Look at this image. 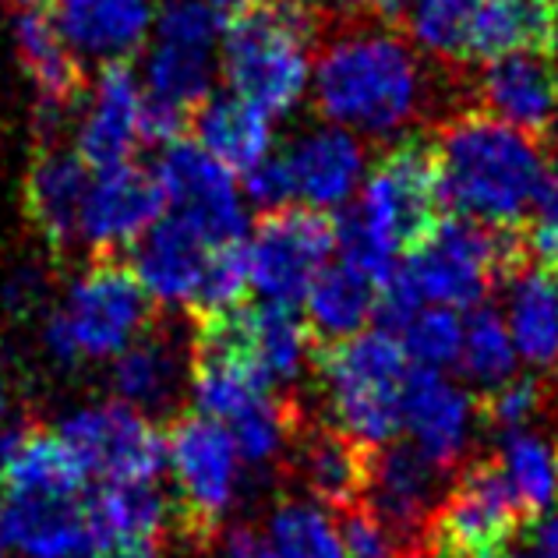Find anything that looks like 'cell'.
<instances>
[{
  "mask_svg": "<svg viewBox=\"0 0 558 558\" xmlns=\"http://www.w3.org/2000/svg\"><path fill=\"white\" fill-rule=\"evenodd\" d=\"M312 93L322 121L357 138H407L432 102L421 50L386 22H343L315 47Z\"/></svg>",
  "mask_w": 558,
  "mask_h": 558,
  "instance_id": "obj_1",
  "label": "cell"
},
{
  "mask_svg": "<svg viewBox=\"0 0 558 558\" xmlns=\"http://www.w3.org/2000/svg\"><path fill=\"white\" fill-rule=\"evenodd\" d=\"M432 156L442 205L498 230H520L558 181V167L541 149V138L484 110L452 113L438 124Z\"/></svg>",
  "mask_w": 558,
  "mask_h": 558,
  "instance_id": "obj_2",
  "label": "cell"
},
{
  "mask_svg": "<svg viewBox=\"0 0 558 558\" xmlns=\"http://www.w3.org/2000/svg\"><path fill=\"white\" fill-rule=\"evenodd\" d=\"M354 202V209L336 219V252L381 287L442 209L432 142L417 135L389 142L364 173Z\"/></svg>",
  "mask_w": 558,
  "mask_h": 558,
  "instance_id": "obj_3",
  "label": "cell"
},
{
  "mask_svg": "<svg viewBox=\"0 0 558 558\" xmlns=\"http://www.w3.org/2000/svg\"><path fill=\"white\" fill-rule=\"evenodd\" d=\"M318 14L304 0H247L219 36V75L233 96L283 117L312 89Z\"/></svg>",
  "mask_w": 558,
  "mask_h": 558,
  "instance_id": "obj_4",
  "label": "cell"
},
{
  "mask_svg": "<svg viewBox=\"0 0 558 558\" xmlns=\"http://www.w3.org/2000/svg\"><path fill=\"white\" fill-rule=\"evenodd\" d=\"M223 11L205 0H170L159 8L153 47L142 71V135L145 145H167L184 138L191 117L213 96L219 75V36Z\"/></svg>",
  "mask_w": 558,
  "mask_h": 558,
  "instance_id": "obj_5",
  "label": "cell"
},
{
  "mask_svg": "<svg viewBox=\"0 0 558 558\" xmlns=\"http://www.w3.org/2000/svg\"><path fill=\"white\" fill-rule=\"evenodd\" d=\"M410 357L389 329H361L336 343H318L312 372L332 428L378 449L403 432V392Z\"/></svg>",
  "mask_w": 558,
  "mask_h": 558,
  "instance_id": "obj_6",
  "label": "cell"
},
{
  "mask_svg": "<svg viewBox=\"0 0 558 558\" xmlns=\"http://www.w3.org/2000/svg\"><path fill=\"white\" fill-rule=\"evenodd\" d=\"M526 266L517 230H498L466 216H438L435 227L400 258L392 279L417 304L470 312Z\"/></svg>",
  "mask_w": 558,
  "mask_h": 558,
  "instance_id": "obj_7",
  "label": "cell"
},
{
  "mask_svg": "<svg viewBox=\"0 0 558 558\" xmlns=\"http://www.w3.org/2000/svg\"><path fill=\"white\" fill-rule=\"evenodd\" d=\"M153 326V298L131 266L110 255L93 258L68 287V298L43 322V350L61 368L113 361Z\"/></svg>",
  "mask_w": 558,
  "mask_h": 558,
  "instance_id": "obj_8",
  "label": "cell"
},
{
  "mask_svg": "<svg viewBox=\"0 0 558 558\" xmlns=\"http://www.w3.org/2000/svg\"><path fill=\"white\" fill-rule=\"evenodd\" d=\"M167 470L173 477L181 531L191 541H209L223 526L244 484V460L233 435L213 417H178L167 435Z\"/></svg>",
  "mask_w": 558,
  "mask_h": 558,
  "instance_id": "obj_9",
  "label": "cell"
},
{
  "mask_svg": "<svg viewBox=\"0 0 558 558\" xmlns=\"http://www.w3.org/2000/svg\"><path fill=\"white\" fill-rule=\"evenodd\" d=\"M244 255L262 301L301 304L312 279L336 255V219L307 205L262 213L252 238H244Z\"/></svg>",
  "mask_w": 558,
  "mask_h": 558,
  "instance_id": "obj_10",
  "label": "cell"
},
{
  "mask_svg": "<svg viewBox=\"0 0 558 558\" xmlns=\"http://www.w3.org/2000/svg\"><path fill=\"white\" fill-rule=\"evenodd\" d=\"M526 512L495 460H474L446 488L432 541L438 558H498L520 534Z\"/></svg>",
  "mask_w": 558,
  "mask_h": 558,
  "instance_id": "obj_11",
  "label": "cell"
},
{
  "mask_svg": "<svg viewBox=\"0 0 558 558\" xmlns=\"http://www.w3.org/2000/svg\"><path fill=\"white\" fill-rule=\"evenodd\" d=\"M153 178L163 195V213L184 219L219 244L244 241L247 209L238 173L216 163L198 142H167L156 156Z\"/></svg>",
  "mask_w": 558,
  "mask_h": 558,
  "instance_id": "obj_12",
  "label": "cell"
},
{
  "mask_svg": "<svg viewBox=\"0 0 558 558\" xmlns=\"http://www.w3.org/2000/svg\"><path fill=\"white\" fill-rule=\"evenodd\" d=\"M57 435L82 470L99 481H156L167 466V438L121 400L78 407L57 421Z\"/></svg>",
  "mask_w": 558,
  "mask_h": 558,
  "instance_id": "obj_13",
  "label": "cell"
},
{
  "mask_svg": "<svg viewBox=\"0 0 558 558\" xmlns=\"http://www.w3.org/2000/svg\"><path fill=\"white\" fill-rule=\"evenodd\" d=\"M442 470L428 463L410 442H386L372 449L364 498L386 526L400 558H424L432 545V523L442 506Z\"/></svg>",
  "mask_w": 558,
  "mask_h": 558,
  "instance_id": "obj_14",
  "label": "cell"
},
{
  "mask_svg": "<svg viewBox=\"0 0 558 558\" xmlns=\"http://www.w3.org/2000/svg\"><path fill=\"white\" fill-rule=\"evenodd\" d=\"M481 424V403L466 392V386L452 381L446 372L410 368L403 392V432L428 463L442 474H457L474 446V432Z\"/></svg>",
  "mask_w": 558,
  "mask_h": 558,
  "instance_id": "obj_15",
  "label": "cell"
},
{
  "mask_svg": "<svg viewBox=\"0 0 558 558\" xmlns=\"http://www.w3.org/2000/svg\"><path fill=\"white\" fill-rule=\"evenodd\" d=\"M219 247H227V244L205 238L202 230L184 223V219L163 213L135 244H131L128 266L138 276V283L145 287V293H149L153 301L170 304V307H187V312L195 315Z\"/></svg>",
  "mask_w": 558,
  "mask_h": 558,
  "instance_id": "obj_16",
  "label": "cell"
},
{
  "mask_svg": "<svg viewBox=\"0 0 558 558\" xmlns=\"http://www.w3.org/2000/svg\"><path fill=\"white\" fill-rule=\"evenodd\" d=\"M159 216H163V195H159L153 170L135 163L93 170L82 198L78 244L96 252V258L113 255L135 244Z\"/></svg>",
  "mask_w": 558,
  "mask_h": 558,
  "instance_id": "obj_17",
  "label": "cell"
},
{
  "mask_svg": "<svg viewBox=\"0 0 558 558\" xmlns=\"http://www.w3.org/2000/svg\"><path fill=\"white\" fill-rule=\"evenodd\" d=\"M279 159H283L293 205H307L318 213L343 209L354 202L364 173H368L364 138L336 124L304 131L279 153Z\"/></svg>",
  "mask_w": 558,
  "mask_h": 558,
  "instance_id": "obj_18",
  "label": "cell"
},
{
  "mask_svg": "<svg viewBox=\"0 0 558 558\" xmlns=\"http://www.w3.org/2000/svg\"><path fill=\"white\" fill-rule=\"evenodd\" d=\"M142 107H145V89L135 68L128 61L102 64L89 96H85V110L78 117L75 145L71 149L93 170L131 163V156L145 142Z\"/></svg>",
  "mask_w": 558,
  "mask_h": 558,
  "instance_id": "obj_19",
  "label": "cell"
},
{
  "mask_svg": "<svg viewBox=\"0 0 558 558\" xmlns=\"http://www.w3.org/2000/svg\"><path fill=\"white\" fill-rule=\"evenodd\" d=\"M474 93L477 110L534 138H545L558 121V68L548 50L495 57L477 71Z\"/></svg>",
  "mask_w": 558,
  "mask_h": 558,
  "instance_id": "obj_20",
  "label": "cell"
},
{
  "mask_svg": "<svg viewBox=\"0 0 558 558\" xmlns=\"http://www.w3.org/2000/svg\"><path fill=\"white\" fill-rule=\"evenodd\" d=\"M191 378V343L173 329L149 326L131 347L113 357L110 389L113 400L145 417H167L178 407Z\"/></svg>",
  "mask_w": 558,
  "mask_h": 558,
  "instance_id": "obj_21",
  "label": "cell"
},
{
  "mask_svg": "<svg viewBox=\"0 0 558 558\" xmlns=\"http://www.w3.org/2000/svg\"><path fill=\"white\" fill-rule=\"evenodd\" d=\"M159 0H50V19L78 61H131L156 28Z\"/></svg>",
  "mask_w": 558,
  "mask_h": 558,
  "instance_id": "obj_22",
  "label": "cell"
},
{
  "mask_svg": "<svg viewBox=\"0 0 558 558\" xmlns=\"http://www.w3.org/2000/svg\"><path fill=\"white\" fill-rule=\"evenodd\" d=\"M11 36L14 53H19L22 71L39 93V117L43 124H61L68 110L85 89L82 61L68 47L61 28L50 19V8H14L11 11Z\"/></svg>",
  "mask_w": 558,
  "mask_h": 558,
  "instance_id": "obj_23",
  "label": "cell"
},
{
  "mask_svg": "<svg viewBox=\"0 0 558 558\" xmlns=\"http://www.w3.org/2000/svg\"><path fill=\"white\" fill-rule=\"evenodd\" d=\"M89 178L93 167L64 145H39L33 156L25 178V213L57 255L78 244V216Z\"/></svg>",
  "mask_w": 558,
  "mask_h": 558,
  "instance_id": "obj_24",
  "label": "cell"
},
{
  "mask_svg": "<svg viewBox=\"0 0 558 558\" xmlns=\"http://www.w3.org/2000/svg\"><path fill=\"white\" fill-rule=\"evenodd\" d=\"M290 460L315 502L340 512L364 498L372 449L343 435L340 428H332V424L301 421L290 442Z\"/></svg>",
  "mask_w": 558,
  "mask_h": 558,
  "instance_id": "obj_25",
  "label": "cell"
},
{
  "mask_svg": "<svg viewBox=\"0 0 558 558\" xmlns=\"http://www.w3.org/2000/svg\"><path fill=\"white\" fill-rule=\"evenodd\" d=\"M85 517L96 551L156 548L170 531L173 502L156 481H102L85 495Z\"/></svg>",
  "mask_w": 558,
  "mask_h": 558,
  "instance_id": "obj_26",
  "label": "cell"
},
{
  "mask_svg": "<svg viewBox=\"0 0 558 558\" xmlns=\"http://www.w3.org/2000/svg\"><path fill=\"white\" fill-rule=\"evenodd\" d=\"M89 495V492H85ZM85 495H4V526L11 548L25 558L93 555Z\"/></svg>",
  "mask_w": 558,
  "mask_h": 558,
  "instance_id": "obj_27",
  "label": "cell"
},
{
  "mask_svg": "<svg viewBox=\"0 0 558 558\" xmlns=\"http://www.w3.org/2000/svg\"><path fill=\"white\" fill-rule=\"evenodd\" d=\"M195 142L209 153L216 163H223L238 178L255 170L262 159L276 153L272 138V117L262 113L255 102L241 96H209L191 117Z\"/></svg>",
  "mask_w": 558,
  "mask_h": 558,
  "instance_id": "obj_28",
  "label": "cell"
},
{
  "mask_svg": "<svg viewBox=\"0 0 558 558\" xmlns=\"http://www.w3.org/2000/svg\"><path fill=\"white\" fill-rule=\"evenodd\" d=\"M378 290L381 287L375 279L364 269L350 266L347 258L329 262L301 298L307 329L318 343L357 336L361 329H368V322L378 312Z\"/></svg>",
  "mask_w": 558,
  "mask_h": 558,
  "instance_id": "obj_29",
  "label": "cell"
},
{
  "mask_svg": "<svg viewBox=\"0 0 558 558\" xmlns=\"http://www.w3.org/2000/svg\"><path fill=\"white\" fill-rule=\"evenodd\" d=\"M506 326L520 361L534 372H551L558 364V283L548 269H520L509 276Z\"/></svg>",
  "mask_w": 558,
  "mask_h": 558,
  "instance_id": "obj_30",
  "label": "cell"
},
{
  "mask_svg": "<svg viewBox=\"0 0 558 558\" xmlns=\"http://www.w3.org/2000/svg\"><path fill=\"white\" fill-rule=\"evenodd\" d=\"M548 14L551 0H477L463 64H488L517 50H548Z\"/></svg>",
  "mask_w": 558,
  "mask_h": 558,
  "instance_id": "obj_31",
  "label": "cell"
},
{
  "mask_svg": "<svg viewBox=\"0 0 558 558\" xmlns=\"http://www.w3.org/2000/svg\"><path fill=\"white\" fill-rule=\"evenodd\" d=\"M89 474L57 432H19L11 460L0 474L4 495H85Z\"/></svg>",
  "mask_w": 558,
  "mask_h": 558,
  "instance_id": "obj_32",
  "label": "cell"
},
{
  "mask_svg": "<svg viewBox=\"0 0 558 558\" xmlns=\"http://www.w3.org/2000/svg\"><path fill=\"white\" fill-rule=\"evenodd\" d=\"M492 460L506 474L512 495L520 498L526 520L558 502V438L537 432L534 424L502 432Z\"/></svg>",
  "mask_w": 558,
  "mask_h": 558,
  "instance_id": "obj_33",
  "label": "cell"
},
{
  "mask_svg": "<svg viewBox=\"0 0 558 558\" xmlns=\"http://www.w3.org/2000/svg\"><path fill=\"white\" fill-rule=\"evenodd\" d=\"M517 361L520 354H517V347H512L506 318L498 315L492 304L470 307V315L463 318V340H460V357H457L463 381H470V386L481 392H492L517 375Z\"/></svg>",
  "mask_w": 558,
  "mask_h": 558,
  "instance_id": "obj_34",
  "label": "cell"
},
{
  "mask_svg": "<svg viewBox=\"0 0 558 558\" xmlns=\"http://www.w3.org/2000/svg\"><path fill=\"white\" fill-rule=\"evenodd\" d=\"M266 541L276 558H347L329 506L315 498H283L269 517Z\"/></svg>",
  "mask_w": 558,
  "mask_h": 558,
  "instance_id": "obj_35",
  "label": "cell"
},
{
  "mask_svg": "<svg viewBox=\"0 0 558 558\" xmlns=\"http://www.w3.org/2000/svg\"><path fill=\"white\" fill-rule=\"evenodd\" d=\"M477 0H403L400 22L407 39L421 53H432L442 64H463L466 28Z\"/></svg>",
  "mask_w": 558,
  "mask_h": 558,
  "instance_id": "obj_36",
  "label": "cell"
},
{
  "mask_svg": "<svg viewBox=\"0 0 558 558\" xmlns=\"http://www.w3.org/2000/svg\"><path fill=\"white\" fill-rule=\"evenodd\" d=\"M396 340L403 343L407 357L414 368H457L460 340H463V318L460 312L442 304H417L400 326L392 329Z\"/></svg>",
  "mask_w": 558,
  "mask_h": 558,
  "instance_id": "obj_37",
  "label": "cell"
},
{
  "mask_svg": "<svg viewBox=\"0 0 558 558\" xmlns=\"http://www.w3.org/2000/svg\"><path fill=\"white\" fill-rule=\"evenodd\" d=\"M548 403H551L548 381H541L537 375H512L498 389L484 392L481 424L492 428L495 435L531 428V424H537V417L548 410Z\"/></svg>",
  "mask_w": 558,
  "mask_h": 558,
  "instance_id": "obj_38",
  "label": "cell"
},
{
  "mask_svg": "<svg viewBox=\"0 0 558 558\" xmlns=\"http://www.w3.org/2000/svg\"><path fill=\"white\" fill-rule=\"evenodd\" d=\"M517 233L526 262H534V266L548 272L558 269V181L541 195V202L523 219V227Z\"/></svg>",
  "mask_w": 558,
  "mask_h": 558,
  "instance_id": "obj_39",
  "label": "cell"
},
{
  "mask_svg": "<svg viewBox=\"0 0 558 558\" xmlns=\"http://www.w3.org/2000/svg\"><path fill=\"white\" fill-rule=\"evenodd\" d=\"M336 526H340V541H343L347 558H400L389 531L378 523V517L364 502L340 509Z\"/></svg>",
  "mask_w": 558,
  "mask_h": 558,
  "instance_id": "obj_40",
  "label": "cell"
},
{
  "mask_svg": "<svg viewBox=\"0 0 558 558\" xmlns=\"http://www.w3.org/2000/svg\"><path fill=\"white\" fill-rule=\"evenodd\" d=\"M526 558H558V509H545L523 526Z\"/></svg>",
  "mask_w": 558,
  "mask_h": 558,
  "instance_id": "obj_41",
  "label": "cell"
},
{
  "mask_svg": "<svg viewBox=\"0 0 558 558\" xmlns=\"http://www.w3.org/2000/svg\"><path fill=\"white\" fill-rule=\"evenodd\" d=\"M219 558H276L269 541L258 537L255 531H247V526H238V531H230L223 537V551Z\"/></svg>",
  "mask_w": 558,
  "mask_h": 558,
  "instance_id": "obj_42",
  "label": "cell"
},
{
  "mask_svg": "<svg viewBox=\"0 0 558 558\" xmlns=\"http://www.w3.org/2000/svg\"><path fill=\"white\" fill-rule=\"evenodd\" d=\"M4 301L8 307H14V312H25V307H33L39 301V279L33 272H22L14 276L8 290H4Z\"/></svg>",
  "mask_w": 558,
  "mask_h": 558,
  "instance_id": "obj_43",
  "label": "cell"
},
{
  "mask_svg": "<svg viewBox=\"0 0 558 558\" xmlns=\"http://www.w3.org/2000/svg\"><path fill=\"white\" fill-rule=\"evenodd\" d=\"M85 558H156L153 548H121V551H93Z\"/></svg>",
  "mask_w": 558,
  "mask_h": 558,
  "instance_id": "obj_44",
  "label": "cell"
},
{
  "mask_svg": "<svg viewBox=\"0 0 558 558\" xmlns=\"http://www.w3.org/2000/svg\"><path fill=\"white\" fill-rule=\"evenodd\" d=\"M548 53L558 64V0H551V14H548Z\"/></svg>",
  "mask_w": 558,
  "mask_h": 558,
  "instance_id": "obj_45",
  "label": "cell"
},
{
  "mask_svg": "<svg viewBox=\"0 0 558 558\" xmlns=\"http://www.w3.org/2000/svg\"><path fill=\"white\" fill-rule=\"evenodd\" d=\"M209 8H216V11H223V14H230V11H238V8H244L247 0H205Z\"/></svg>",
  "mask_w": 558,
  "mask_h": 558,
  "instance_id": "obj_46",
  "label": "cell"
},
{
  "mask_svg": "<svg viewBox=\"0 0 558 558\" xmlns=\"http://www.w3.org/2000/svg\"><path fill=\"white\" fill-rule=\"evenodd\" d=\"M11 548V541H8V526H4V502H0V558L8 555Z\"/></svg>",
  "mask_w": 558,
  "mask_h": 558,
  "instance_id": "obj_47",
  "label": "cell"
},
{
  "mask_svg": "<svg viewBox=\"0 0 558 558\" xmlns=\"http://www.w3.org/2000/svg\"><path fill=\"white\" fill-rule=\"evenodd\" d=\"M4 4H11V11L14 8H50V0H4Z\"/></svg>",
  "mask_w": 558,
  "mask_h": 558,
  "instance_id": "obj_48",
  "label": "cell"
},
{
  "mask_svg": "<svg viewBox=\"0 0 558 558\" xmlns=\"http://www.w3.org/2000/svg\"><path fill=\"white\" fill-rule=\"evenodd\" d=\"M8 414V386H4V378H0V421H4Z\"/></svg>",
  "mask_w": 558,
  "mask_h": 558,
  "instance_id": "obj_49",
  "label": "cell"
},
{
  "mask_svg": "<svg viewBox=\"0 0 558 558\" xmlns=\"http://www.w3.org/2000/svg\"><path fill=\"white\" fill-rule=\"evenodd\" d=\"M498 558H526V555H523V551H502Z\"/></svg>",
  "mask_w": 558,
  "mask_h": 558,
  "instance_id": "obj_50",
  "label": "cell"
},
{
  "mask_svg": "<svg viewBox=\"0 0 558 558\" xmlns=\"http://www.w3.org/2000/svg\"><path fill=\"white\" fill-rule=\"evenodd\" d=\"M304 4H312V8H315V0H304Z\"/></svg>",
  "mask_w": 558,
  "mask_h": 558,
  "instance_id": "obj_51",
  "label": "cell"
},
{
  "mask_svg": "<svg viewBox=\"0 0 558 558\" xmlns=\"http://www.w3.org/2000/svg\"><path fill=\"white\" fill-rule=\"evenodd\" d=\"M555 283H558V269H555Z\"/></svg>",
  "mask_w": 558,
  "mask_h": 558,
  "instance_id": "obj_52",
  "label": "cell"
}]
</instances>
